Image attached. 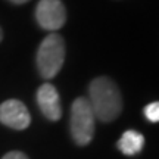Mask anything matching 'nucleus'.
<instances>
[{"mask_svg":"<svg viewBox=\"0 0 159 159\" xmlns=\"http://www.w3.org/2000/svg\"><path fill=\"white\" fill-rule=\"evenodd\" d=\"M37 103L47 119L57 121L62 116L59 93L52 84H43L37 91Z\"/></svg>","mask_w":159,"mask_h":159,"instance_id":"obj_6","label":"nucleus"},{"mask_svg":"<svg viewBox=\"0 0 159 159\" xmlns=\"http://www.w3.org/2000/svg\"><path fill=\"white\" fill-rule=\"evenodd\" d=\"M96 116L90 103L84 97L75 99L71 108V134L78 146H85L91 142L94 134Z\"/></svg>","mask_w":159,"mask_h":159,"instance_id":"obj_3","label":"nucleus"},{"mask_svg":"<svg viewBox=\"0 0 159 159\" xmlns=\"http://www.w3.org/2000/svg\"><path fill=\"white\" fill-rule=\"evenodd\" d=\"M116 146L124 155L133 156V155H137L139 152H142L143 146H144V137L139 131L128 130L121 136Z\"/></svg>","mask_w":159,"mask_h":159,"instance_id":"obj_7","label":"nucleus"},{"mask_svg":"<svg viewBox=\"0 0 159 159\" xmlns=\"http://www.w3.org/2000/svg\"><path fill=\"white\" fill-rule=\"evenodd\" d=\"M2 35L3 34H2V30H0V41H2Z\"/></svg>","mask_w":159,"mask_h":159,"instance_id":"obj_11","label":"nucleus"},{"mask_svg":"<svg viewBox=\"0 0 159 159\" xmlns=\"http://www.w3.org/2000/svg\"><path fill=\"white\" fill-rule=\"evenodd\" d=\"M11 2L16 3V5H22V3H27V2H30V0H11Z\"/></svg>","mask_w":159,"mask_h":159,"instance_id":"obj_10","label":"nucleus"},{"mask_svg":"<svg viewBox=\"0 0 159 159\" xmlns=\"http://www.w3.org/2000/svg\"><path fill=\"white\" fill-rule=\"evenodd\" d=\"M0 122L13 130H25L31 122V116L21 100L9 99L0 105Z\"/></svg>","mask_w":159,"mask_h":159,"instance_id":"obj_5","label":"nucleus"},{"mask_svg":"<svg viewBox=\"0 0 159 159\" xmlns=\"http://www.w3.org/2000/svg\"><path fill=\"white\" fill-rule=\"evenodd\" d=\"M35 19L43 30L56 31L66 21V11L61 0H40L35 7Z\"/></svg>","mask_w":159,"mask_h":159,"instance_id":"obj_4","label":"nucleus"},{"mask_svg":"<svg viewBox=\"0 0 159 159\" xmlns=\"http://www.w3.org/2000/svg\"><path fill=\"white\" fill-rule=\"evenodd\" d=\"M65 61V43L59 34H49L37 52V68L46 80L56 77Z\"/></svg>","mask_w":159,"mask_h":159,"instance_id":"obj_2","label":"nucleus"},{"mask_svg":"<svg viewBox=\"0 0 159 159\" xmlns=\"http://www.w3.org/2000/svg\"><path fill=\"white\" fill-rule=\"evenodd\" d=\"M144 116L150 121V122H159V102L149 103L144 108Z\"/></svg>","mask_w":159,"mask_h":159,"instance_id":"obj_8","label":"nucleus"},{"mask_svg":"<svg viewBox=\"0 0 159 159\" xmlns=\"http://www.w3.org/2000/svg\"><path fill=\"white\" fill-rule=\"evenodd\" d=\"M87 100L96 119H100L102 122L116 119L122 111V97L119 89L108 77H99L91 81Z\"/></svg>","mask_w":159,"mask_h":159,"instance_id":"obj_1","label":"nucleus"},{"mask_svg":"<svg viewBox=\"0 0 159 159\" xmlns=\"http://www.w3.org/2000/svg\"><path fill=\"white\" fill-rule=\"evenodd\" d=\"M2 159H28V158H27V155H24L22 152L13 150V152H9V153H6Z\"/></svg>","mask_w":159,"mask_h":159,"instance_id":"obj_9","label":"nucleus"}]
</instances>
